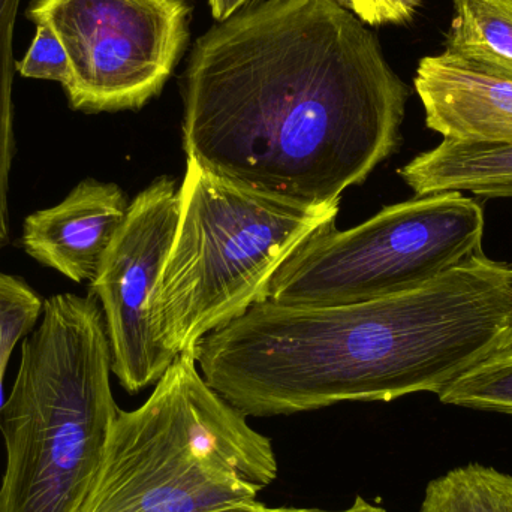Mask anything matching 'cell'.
<instances>
[{"label":"cell","mask_w":512,"mask_h":512,"mask_svg":"<svg viewBox=\"0 0 512 512\" xmlns=\"http://www.w3.org/2000/svg\"><path fill=\"white\" fill-rule=\"evenodd\" d=\"M15 71L24 78L48 80L65 87L71 75L68 54L48 24H36L35 36L23 59L15 62Z\"/></svg>","instance_id":"obj_17"},{"label":"cell","mask_w":512,"mask_h":512,"mask_svg":"<svg viewBox=\"0 0 512 512\" xmlns=\"http://www.w3.org/2000/svg\"><path fill=\"white\" fill-rule=\"evenodd\" d=\"M420 512H512V475L480 463L430 481Z\"/></svg>","instance_id":"obj_13"},{"label":"cell","mask_w":512,"mask_h":512,"mask_svg":"<svg viewBox=\"0 0 512 512\" xmlns=\"http://www.w3.org/2000/svg\"><path fill=\"white\" fill-rule=\"evenodd\" d=\"M14 54L0 39V251L11 240L9 219V177L15 155L14 135Z\"/></svg>","instance_id":"obj_16"},{"label":"cell","mask_w":512,"mask_h":512,"mask_svg":"<svg viewBox=\"0 0 512 512\" xmlns=\"http://www.w3.org/2000/svg\"><path fill=\"white\" fill-rule=\"evenodd\" d=\"M185 0H33L26 17L48 24L68 54L69 107L138 110L176 68L189 36Z\"/></svg>","instance_id":"obj_7"},{"label":"cell","mask_w":512,"mask_h":512,"mask_svg":"<svg viewBox=\"0 0 512 512\" xmlns=\"http://www.w3.org/2000/svg\"><path fill=\"white\" fill-rule=\"evenodd\" d=\"M42 306L26 280L0 271V388L15 346L38 324Z\"/></svg>","instance_id":"obj_15"},{"label":"cell","mask_w":512,"mask_h":512,"mask_svg":"<svg viewBox=\"0 0 512 512\" xmlns=\"http://www.w3.org/2000/svg\"><path fill=\"white\" fill-rule=\"evenodd\" d=\"M414 84L427 128L444 140L512 144V81L441 53L421 59Z\"/></svg>","instance_id":"obj_10"},{"label":"cell","mask_w":512,"mask_h":512,"mask_svg":"<svg viewBox=\"0 0 512 512\" xmlns=\"http://www.w3.org/2000/svg\"><path fill=\"white\" fill-rule=\"evenodd\" d=\"M399 174L417 197L469 192L480 198H512V144L444 140Z\"/></svg>","instance_id":"obj_11"},{"label":"cell","mask_w":512,"mask_h":512,"mask_svg":"<svg viewBox=\"0 0 512 512\" xmlns=\"http://www.w3.org/2000/svg\"><path fill=\"white\" fill-rule=\"evenodd\" d=\"M116 183H78L62 203L38 210L23 224L24 251L75 283L92 282L129 212Z\"/></svg>","instance_id":"obj_9"},{"label":"cell","mask_w":512,"mask_h":512,"mask_svg":"<svg viewBox=\"0 0 512 512\" xmlns=\"http://www.w3.org/2000/svg\"><path fill=\"white\" fill-rule=\"evenodd\" d=\"M176 237L153 304L173 357L268 301L280 265L336 225L340 203L301 206L231 185L188 159Z\"/></svg>","instance_id":"obj_5"},{"label":"cell","mask_w":512,"mask_h":512,"mask_svg":"<svg viewBox=\"0 0 512 512\" xmlns=\"http://www.w3.org/2000/svg\"><path fill=\"white\" fill-rule=\"evenodd\" d=\"M408 98L339 0H262L198 39L183 149L231 185L327 206L399 149Z\"/></svg>","instance_id":"obj_1"},{"label":"cell","mask_w":512,"mask_h":512,"mask_svg":"<svg viewBox=\"0 0 512 512\" xmlns=\"http://www.w3.org/2000/svg\"><path fill=\"white\" fill-rule=\"evenodd\" d=\"M213 17L221 23L233 15L258 5L262 0H209Z\"/></svg>","instance_id":"obj_19"},{"label":"cell","mask_w":512,"mask_h":512,"mask_svg":"<svg viewBox=\"0 0 512 512\" xmlns=\"http://www.w3.org/2000/svg\"><path fill=\"white\" fill-rule=\"evenodd\" d=\"M104 313L92 294H57L23 339L0 406V512H81L120 408Z\"/></svg>","instance_id":"obj_3"},{"label":"cell","mask_w":512,"mask_h":512,"mask_svg":"<svg viewBox=\"0 0 512 512\" xmlns=\"http://www.w3.org/2000/svg\"><path fill=\"white\" fill-rule=\"evenodd\" d=\"M267 436L182 352L149 399L117 414L81 512H210L258 501L277 478Z\"/></svg>","instance_id":"obj_4"},{"label":"cell","mask_w":512,"mask_h":512,"mask_svg":"<svg viewBox=\"0 0 512 512\" xmlns=\"http://www.w3.org/2000/svg\"><path fill=\"white\" fill-rule=\"evenodd\" d=\"M453 8L444 54L512 81V0H453Z\"/></svg>","instance_id":"obj_12"},{"label":"cell","mask_w":512,"mask_h":512,"mask_svg":"<svg viewBox=\"0 0 512 512\" xmlns=\"http://www.w3.org/2000/svg\"><path fill=\"white\" fill-rule=\"evenodd\" d=\"M364 24H403L412 20L421 0H339Z\"/></svg>","instance_id":"obj_18"},{"label":"cell","mask_w":512,"mask_h":512,"mask_svg":"<svg viewBox=\"0 0 512 512\" xmlns=\"http://www.w3.org/2000/svg\"><path fill=\"white\" fill-rule=\"evenodd\" d=\"M483 204L462 192L384 207L351 230L307 240L274 274L268 301L336 306L420 288L483 251Z\"/></svg>","instance_id":"obj_6"},{"label":"cell","mask_w":512,"mask_h":512,"mask_svg":"<svg viewBox=\"0 0 512 512\" xmlns=\"http://www.w3.org/2000/svg\"><path fill=\"white\" fill-rule=\"evenodd\" d=\"M512 348V265L477 252L420 288L336 306L265 301L195 346L207 384L246 417L439 396Z\"/></svg>","instance_id":"obj_2"},{"label":"cell","mask_w":512,"mask_h":512,"mask_svg":"<svg viewBox=\"0 0 512 512\" xmlns=\"http://www.w3.org/2000/svg\"><path fill=\"white\" fill-rule=\"evenodd\" d=\"M291 508H270L267 505L261 504V502H249V504L233 505V507L222 508V510L210 511V512H289Z\"/></svg>","instance_id":"obj_21"},{"label":"cell","mask_w":512,"mask_h":512,"mask_svg":"<svg viewBox=\"0 0 512 512\" xmlns=\"http://www.w3.org/2000/svg\"><path fill=\"white\" fill-rule=\"evenodd\" d=\"M180 216L176 180L159 177L129 204L90 294L101 303L114 376L129 394L156 384L176 357L153 333V304Z\"/></svg>","instance_id":"obj_8"},{"label":"cell","mask_w":512,"mask_h":512,"mask_svg":"<svg viewBox=\"0 0 512 512\" xmlns=\"http://www.w3.org/2000/svg\"><path fill=\"white\" fill-rule=\"evenodd\" d=\"M438 397L444 405L512 415V348L475 367Z\"/></svg>","instance_id":"obj_14"},{"label":"cell","mask_w":512,"mask_h":512,"mask_svg":"<svg viewBox=\"0 0 512 512\" xmlns=\"http://www.w3.org/2000/svg\"><path fill=\"white\" fill-rule=\"evenodd\" d=\"M289 512H388L385 508L379 507V505L372 504V502L367 501V499L361 498V496H357L355 498L354 504L351 507L346 508V510H336V511H328V510H319V508H291Z\"/></svg>","instance_id":"obj_20"}]
</instances>
